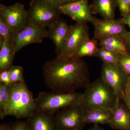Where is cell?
Returning <instances> with one entry per match:
<instances>
[{
  "instance_id": "obj_2",
  "label": "cell",
  "mask_w": 130,
  "mask_h": 130,
  "mask_svg": "<svg viewBox=\"0 0 130 130\" xmlns=\"http://www.w3.org/2000/svg\"><path fill=\"white\" fill-rule=\"evenodd\" d=\"M120 99L101 77L85 88L80 105L85 111L94 108L113 109Z\"/></svg>"
},
{
  "instance_id": "obj_34",
  "label": "cell",
  "mask_w": 130,
  "mask_h": 130,
  "mask_svg": "<svg viewBox=\"0 0 130 130\" xmlns=\"http://www.w3.org/2000/svg\"><path fill=\"white\" fill-rule=\"evenodd\" d=\"M88 130H105L101 127H100L98 125H94L92 127L89 129Z\"/></svg>"
},
{
  "instance_id": "obj_27",
  "label": "cell",
  "mask_w": 130,
  "mask_h": 130,
  "mask_svg": "<svg viewBox=\"0 0 130 130\" xmlns=\"http://www.w3.org/2000/svg\"><path fill=\"white\" fill-rule=\"evenodd\" d=\"M0 83L3 84L7 86L12 83L9 70L0 72Z\"/></svg>"
},
{
  "instance_id": "obj_21",
  "label": "cell",
  "mask_w": 130,
  "mask_h": 130,
  "mask_svg": "<svg viewBox=\"0 0 130 130\" xmlns=\"http://www.w3.org/2000/svg\"><path fill=\"white\" fill-rule=\"evenodd\" d=\"M9 98L8 86L0 83V118L9 116Z\"/></svg>"
},
{
  "instance_id": "obj_1",
  "label": "cell",
  "mask_w": 130,
  "mask_h": 130,
  "mask_svg": "<svg viewBox=\"0 0 130 130\" xmlns=\"http://www.w3.org/2000/svg\"><path fill=\"white\" fill-rule=\"evenodd\" d=\"M42 71L45 84L53 92H74L90 83L88 68L81 59L56 56L44 63Z\"/></svg>"
},
{
  "instance_id": "obj_32",
  "label": "cell",
  "mask_w": 130,
  "mask_h": 130,
  "mask_svg": "<svg viewBox=\"0 0 130 130\" xmlns=\"http://www.w3.org/2000/svg\"><path fill=\"white\" fill-rule=\"evenodd\" d=\"M122 18L125 24L128 25L130 29V13H128L126 16Z\"/></svg>"
},
{
  "instance_id": "obj_5",
  "label": "cell",
  "mask_w": 130,
  "mask_h": 130,
  "mask_svg": "<svg viewBox=\"0 0 130 130\" xmlns=\"http://www.w3.org/2000/svg\"><path fill=\"white\" fill-rule=\"evenodd\" d=\"M28 12L29 23L45 28L60 18L61 13L59 8L44 0H32Z\"/></svg>"
},
{
  "instance_id": "obj_8",
  "label": "cell",
  "mask_w": 130,
  "mask_h": 130,
  "mask_svg": "<svg viewBox=\"0 0 130 130\" xmlns=\"http://www.w3.org/2000/svg\"><path fill=\"white\" fill-rule=\"evenodd\" d=\"M47 37L46 28L29 23L22 30L13 35L11 43L17 53L29 44L41 43Z\"/></svg>"
},
{
  "instance_id": "obj_10",
  "label": "cell",
  "mask_w": 130,
  "mask_h": 130,
  "mask_svg": "<svg viewBox=\"0 0 130 130\" xmlns=\"http://www.w3.org/2000/svg\"><path fill=\"white\" fill-rule=\"evenodd\" d=\"M89 39L86 23H76L70 26L67 40L60 55L58 57H72L81 44Z\"/></svg>"
},
{
  "instance_id": "obj_3",
  "label": "cell",
  "mask_w": 130,
  "mask_h": 130,
  "mask_svg": "<svg viewBox=\"0 0 130 130\" xmlns=\"http://www.w3.org/2000/svg\"><path fill=\"white\" fill-rule=\"evenodd\" d=\"M9 116L18 119L28 118L36 111V100L25 81L12 83L8 86Z\"/></svg>"
},
{
  "instance_id": "obj_17",
  "label": "cell",
  "mask_w": 130,
  "mask_h": 130,
  "mask_svg": "<svg viewBox=\"0 0 130 130\" xmlns=\"http://www.w3.org/2000/svg\"><path fill=\"white\" fill-rule=\"evenodd\" d=\"M117 6L116 0H93L90 6L92 14H99L104 19H114L115 11Z\"/></svg>"
},
{
  "instance_id": "obj_7",
  "label": "cell",
  "mask_w": 130,
  "mask_h": 130,
  "mask_svg": "<svg viewBox=\"0 0 130 130\" xmlns=\"http://www.w3.org/2000/svg\"><path fill=\"white\" fill-rule=\"evenodd\" d=\"M129 76L124 71L119 63H103L101 77L121 99L127 85Z\"/></svg>"
},
{
  "instance_id": "obj_37",
  "label": "cell",
  "mask_w": 130,
  "mask_h": 130,
  "mask_svg": "<svg viewBox=\"0 0 130 130\" xmlns=\"http://www.w3.org/2000/svg\"><path fill=\"white\" fill-rule=\"evenodd\" d=\"M129 13H130V5L129 7Z\"/></svg>"
},
{
  "instance_id": "obj_36",
  "label": "cell",
  "mask_w": 130,
  "mask_h": 130,
  "mask_svg": "<svg viewBox=\"0 0 130 130\" xmlns=\"http://www.w3.org/2000/svg\"><path fill=\"white\" fill-rule=\"evenodd\" d=\"M79 1V0H71V2H73L77 1Z\"/></svg>"
},
{
  "instance_id": "obj_4",
  "label": "cell",
  "mask_w": 130,
  "mask_h": 130,
  "mask_svg": "<svg viewBox=\"0 0 130 130\" xmlns=\"http://www.w3.org/2000/svg\"><path fill=\"white\" fill-rule=\"evenodd\" d=\"M82 93L42 91L35 98L36 110L54 115L61 109L81 104Z\"/></svg>"
},
{
  "instance_id": "obj_23",
  "label": "cell",
  "mask_w": 130,
  "mask_h": 130,
  "mask_svg": "<svg viewBox=\"0 0 130 130\" xmlns=\"http://www.w3.org/2000/svg\"><path fill=\"white\" fill-rule=\"evenodd\" d=\"M9 71L12 83L25 81L24 77V69L22 67L13 65Z\"/></svg>"
},
{
  "instance_id": "obj_6",
  "label": "cell",
  "mask_w": 130,
  "mask_h": 130,
  "mask_svg": "<svg viewBox=\"0 0 130 130\" xmlns=\"http://www.w3.org/2000/svg\"><path fill=\"white\" fill-rule=\"evenodd\" d=\"M54 118L58 130H83L86 125L85 110L80 104L59 110Z\"/></svg>"
},
{
  "instance_id": "obj_13",
  "label": "cell",
  "mask_w": 130,
  "mask_h": 130,
  "mask_svg": "<svg viewBox=\"0 0 130 130\" xmlns=\"http://www.w3.org/2000/svg\"><path fill=\"white\" fill-rule=\"evenodd\" d=\"M70 26L60 18L48 28V37L55 44L56 56H59L63 51L69 34Z\"/></svg>"
},
{
  "instance_id": "obj_30",
  "label": "cell",
  "mask_w": 130,
  "mask_h": 130,
  "mask_svg": "<svg viewBox=\"0 0 130 130\" xmlns=\"http://www.w3.org/2000/svg\"><path fill=\"white\" fill-rule=\"evenodd\" d=\"M51 5L59 8V7L71 2V0H44Z\"/></svg>"
},
{
  "instance_id": "obj_11",
  "label": "cell",
  "mask_w": 130,
  "mask_h": 130,
  "mask_svg": "<svg viewBox=\"0 0 130 130\" xmlns=\"http://www.w3.org/2000/svg\"><path fill=\"white\" fill-rule=\"evenodd\" d=\"M91 23L94 27L93 38L97 40L112 36L123 37L128 32L122 18L106 20L94 18Z\"/></svg>"
},
{
  "instance_id": "obj_22",
  "label": "cell",
  "mask_w": 130,
  "mask_h": 130,
  "mask_svg": "<svg viewBox=\"0 0 130 130\" xmlns=\"http://www.w3.org/2000/svg\"><path fill=\"white\" fill-rule=\"evenodd\" d=\"M119 53L109 51L103 48H99L97 51V57L100 58L103 63L116 64L118 63Z\"/></svg>"
},
{
  "instance_id": "obj_14",
  "label": "cell",
  "mask_w": 130,
  "mask_h": 130,
  "mask_svg": "<svg viewBox=\"0 0 130 130\" xmlns=\"http://www.w3.org/2000/svg\"><path fill=\"white\" fill-rule=\"evenodd\" d=\"M28 130H58L54 116L36 110L26 121Z\"/></svg>"
},
{
  "instance_id": "obj_12",
  "label": "cell",
  "mask_w": 130,
  "mask_h": 130,
  "mask_svg": "<svg viewBox=\"0 0 130 130\" xmlns=\"http://www.w3.org/2000/svg\"><path fill=\"white\" fill-rule=\"evenodd\" d=\"M61 13L67 15L76 23H87L91 21L94 17L91 11L88 0L73 2L59 7Z\"/></svg>"
},
{
  "instance_id": "obj_18",
  "label": "cell",
  "mask_w": 130,
  "mask_h": 130,
  "mask_svg": "<svg viewBox=\"0 0 130 130\" xmlns=\"http://www.w3.org/2000/svg\"><path fill=\"white\" fill-rule=\"evenodd\" d=\"M16 53L11 42L0 38V72L11 68Z\"/></svg>"
},
{
  "instance_id": "obj_38",
  "label": "cell",
  "mask_w": 130,
  "mask_h": 130,
  "mask_svg": "<svg viewBox=\"0 0 130 130\" xmlns=\"http://www.w3.org/2000/svg\"></svg>"
},
{
  "instance_id": "obj_19",
  "label": "cell",
  "mask_w": 130,
  "mask_h": 130,
  "mask_svg": "<svg viewBox=\"0 0 130 130\" xmlns=\"http://www.w3.org/2000/svg\"><path fill=\"white\" fill-rule=\"evenodd\" d=\"M99 45L103 48L119 54L128 52V48L123 37L112 36L101 38Z\"/></svg>"
},
{
  "instance_id": "obj_20",
  "label": "cell",
  "mask_w": 130,
  "mask_h": 130,
  "mask_svg": "<svg viewBox=\"0 0 130 130\" xmlns=\"http://www.w3.org/2000/svg\"><path fill=\"white\" fill-rule=\"evenodd\" d=\"M97 41L93 38L87 40L80 46L73 58L81 59L85 56L97 57V51L99 48Z\"/></svg>"
},
{
  "instance_id": "obj_33",
  "label": "cell",
  "mask_w": 130,
  "mask_h": 130,
  "mask_svg": "<svg viewBox=\"0 0 130 130\" xmlns=\"http://www.w3.org/2000/svg\"><path fill=\"white\" fill-rule=\"evenodd\" d=\"M10 124L2 123L0 125V130H9Z\"/></svg>"
},
{
  "instance_id": "obj_31",
  "label": "cell",
  "mask_w": 130,
  "mask_h": 130,
  "mask_svg": "<svg viewBox=\"0 0 130 130\" xmlns=\"http://www.w3.org/2000/svg\"><path fill=\"white\" fill-rule=\"evenodd\" d=\"M123 37L125 41L128 51L130 52V31H128Z\"/></svg>"
},
{
  "instance_id": "obj_25",
  "label": "cell",
  "mask_w": 130,
  "mask_h": 130,
  "mask_svg": "<svg viewBox=\"0 0 130 130\" xmlns=\"http://www.w3.org/2000/svg\"><path fill=\"white\" fill-rule=\"evenodd\" d=\"M118 63L126 73L130 76V52L120 54Z\"/></svg>"
},
{
  "instance_id": "obj_9",
  "label": "cell",
  "mask_w": 130,
  "mask_h": 130,
  "mask_svg": "<svg viewBox=\"0 0 130 130\" xmlns=\"http://www.w3.org/2000/svg\"><path fill=\"white\" fill-rule=\"evenodd\" d=\"M0 14L5 18L13 35L22 30L29 23L28 11L23 5L19 3L8 6L1 4Z\"/></svg>"
},
{
  "instance_id": "obj_16",
  "label": "cell",
  "mask_w": 130,
  "mask_h": 130,
  "mask_svg": "<svg viewBox=\"0 0 130 130\" xmlns=\"http://www.w3.org/2000/svg\"><path fill=\"white\" fill-rule=\"evenodd\" d=\"M112 115V109L94 108L85 111V121L86 125L108 124Z\"/></svg>"
},
{
  "instance_id": "obj_24",
  "label": "cell",
  "mask_w": 130,
  "mask_h": 130,
  "mask_svg": "<svg viewBox=\"0 0 130 130\" xmlns=\"http://www.w3.org/2000/svg\"><path fill=\"white\" fill-rule=\"evenodd\" d=\"M13 36L5 18L0 14V38L6 39L11 42Z\"/></svg>"
},
{
  "instance_id": "obj_26",
  "label": "cell",
  "mask_w": 130,
  "mask_h": 130,
  "mask_svg": "<svg viewBox=\"0 0 130 130\" xmlns=\"http://www.w3.org/2000/svg\"><path fill=\"white\" fill-rule=\"evenodd\" d=\"M117 6L122 18L125 17L129 13L130 0H116Z\"/></svg>"
},
{
  "instance_id": "obj_15",
  "label": "cell",
  "mask_w": 130,
  "mask_h": 130,
  "mask_svg": "<svg viewBox=\"0 0 130 130\" xmlns=\"http://www.w3.org/2000/svg\"><path fill=\"white\" fill-rule=\"evenodd\" d=\"M119 99L113 109V115L108 125L117 130H130V111Z\"/></svg>"
},
{
  "instance_id": "obj_29",
  "label": "cell",
  "mask_w": 130,
  "mask_h": 130,
  "mask_svg": "<svg viewBox=\"0 0 130 130\" xmlns=\"http://www.w3.org/2000/svg\"><path fill=\"white\" fill-rule=\"evenodd\" d=\"M121 99L130 111V91L128 88V84L124 92L121 95Z\"/></svg>"
},
{
  "instance_id": "obj_28",
  "label": "cell",
  "mask_w": 130,
  "mask_h": 130,
  "mask_svg": "<svg viewBox=\"0 0 130 130\" xmlns=\"http://www.w3.org/2000/svg\"><path fill=\"white\" fill-rule=\"evenodd\" d=\"M9 130H28L26 122L17 121L10 124Z\"/></svg>"
},
{
  "instance_id": "obj_35",
  "label": "cell",
  "mask_w": 130,
  "mask_h": 130,
  "mask_svg": "<svg viewBox=\"0 0 130 130\" xmlns=\"http://www.w3.org/2000/svg\"><path fill=\"white\" fill-rule=\"evenodd\" d=\"M128 88H129L130 91V76L129 77V80H128Z\"/></svg>"
}]
</instances>
